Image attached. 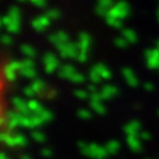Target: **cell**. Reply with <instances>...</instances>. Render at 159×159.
<instances>
[{"instance_id":"obj_1","label":"cell","mask_w":159,"mask_h":159,"mask_svg":"<svg viewBox=\"0 0 159 159\" xmlns=\"http://www.w3.org/2000/svg\"><path fill=\"white\" fill-rule=\"evenodd\" d=\"M3 19V27H6L8 33H17L21 25V12L17 7H11L8 13Z\"/></svg>"},{"instance_id":"obj_2","label":"cell","mask_w":159,"mask_h":159,"mask_svg":"<svg viewBox=\"0 0 159 159\" xmlns=\"http://www.w3.org/2000/svg\"><path fill=\"white\" fill-rule=\"evenodd\" d=\"M0 139L6 143L9 147H23L27 145V138L20 133H15V131H7L0 135Z\"/></svg>"},{"instance_id":"obj_3","label":"cell","mask_w":159,"mask_h":159,"mask_svg":"<svg viewBox=\"0 0 159 159\" xmlns=\"http://www.w3.org/2000/svg\"><path fill=\"white\" fill-rule=\"evenodd\" d=\"M43 64H44V69H45V72L49 73V74L56 72L58 69V66H60L58 57L52 52L45 53V56H44V58H43Z\"/></svg>"},{"instance_id":"obj_4","label":"cell","mask_w":159,"mask_h":159,"mask_svg":"<svg viewBox=\"0 0 159 159\" xmlns=\"http://www.w3.org/2000/svg\"><path fill=\"white\" fill-rule=\"evenodd\" d=\"M20 76H23L25 78H31V80H36L37 70H36V66H34V62L31 58H25L21 61V72H20Z\"/></svg>"},{"instance_id":"obj_5","label":"cell","mask_w":159,"mask_h":159,"mask_svg":"<svg viewBox=\"0 0 159 159\" xmlns=\"http://www.w3.org/2000/svg\"><path fill=\"white\" fill-rule=\"evenodd\" d=\"M57 51L60 53V56L64 57V58H74L76 60L77 56V52H78V47L76 43H65L64 45H61L60 48H57Z\"/></svg>"},{"instance_id":"obj_6","label":"cell","mask_w":159,"mask_h":159,"mask_svg":"<svg viewBox=\"0 0 159 159\" xmlns=\"http://www.w3.org/2000/svg\"><path fill=\"white\" fill-rule=\"evenodd\" d=\"M21 72V61H12L4 69V74L8 81H15Z\"/></svg>"},{"instance_id":"obj_7","label":"cell","mask_w":159,"mask_h":159,"mask_svg":"<svg viewBox=\"0 0 159 159\" xmlns=\"http://www.w3.org/2000/svg\"><path fill=\"white\" fill-rule=\"evenodd\" d=\"M49 41H51L56 48H60L65 43L70 41V39H69V34L66 32L58 31V32H54L52 34H49Z\"/></svg>"},{"instance_id":"obj_8","label":"cell","mask_w":159,"mask_h":159,"mask_svg":"<svg viewBox=\"0 0 159 159\" xmlns=\"http://www.w3.org/2000/svg\"><path fill=\"white\" fill-rule=\"evenodd\" d=\"M49 24H51L49 17L47 16V15H41V16H37V17H34L32 20L31 25L36 32H44L49 27Z\"/></svg>"},{"instance_id":"obj_9","label":"cell","mask_w":159,"mask_h":159,"mask_svg":"<svg viewBox=\"0 0 159 159\" xmlns=\"http://www.w3.org/2000/svg\"><path fill=\"white\" fill-rule=\"evenodd\" d=\"M12 106L13 110H16L20 114H29L28 110V101H25L21 97H13L12 98Z\"/></svg>"},{"instance_id":"obj_10","label":"cell","mask_w":159,"mask_h":159,"mask_svg":"<svg viewBox=\"0 0 159 159\" xmlns=\"http://www.w3.org/2000/svg\"><path fill=\"white\" fill-rule=\"evenodd\" d=\"M77 47L80 49H85V51H89V47H90V44H92V37H90V34L86 33V32H82V33H80L78 34V37H77Z\"/></svg>"},{"instance_id":"obj_11","label":"cell","mask_w":159,"mask_h":159,"mask_svg":"<svg viewBox=\"0 0 159 159\" xmlns=\"http://www.w3.org/2000/svg\"><path fill=\"white\" fill-rule=\"evenodd\" d=\"M77 73V69L72 66V65H69V64H65V65H62L61 68H60V77L61 78H66L69 80V81H72V78L74 77V74Z\"/></svg>"},{"instance_id":"obj_12","label":"cell","mask_w":159,"mask_h":159,"mask_svg":"<svg viewBox=\"0 0 159 159\" xmlns=\"http://www.w3.org/2000/svg\"><path fill=\"white\" fill-rule=\"evenodd\" d=\"M32 88V90L36 93V96L37 94H41L44 90H45V88H47V85H45V82L43 81V80H39V78H36V80H33V81L31 82V85H29Z\"/></svg>"},{"instance_id":"obj_13","label":"cell","mask_w":159,"mask_h":159,"mask_svg":"<svg viewBox=\"0 0 159 159\" xmlns=\"http://www.w3.org/2000/svg\"><path fill=\"white\" fill-rule=\"evenodd\" d=\"M20 51H21V53L27 58L32 60L33 57H36V49H34L32 45H29V44H23V45L20 47Z\"/></svg>"},{"instance_id":"obj_14","label":"cell","mask_w":159,"mask_h":159,"mask_svg":"<svg viewBox=\"0 0 159 159\" xmlns=\"http://www.w3.org/2000/svg\"><path fill=\"white\" fill-rule=\"evenodd\" d=\"M43 109H44V106L37 101L36 98L28 99V110H29V113L34 114V113H39L40 110H43Z\"/></svg>"},{"instance_id":"obj_15","label":"cell","mask_w":159,"mask_h":159,"mask_svg":"<svg viewBox=\"0 0 159 159\" xmlns=\"http://www.w3.org/2000/svg\"><path fill=\"white\" fill-rule=\"evenodd\" d=\"M45 15H47V16L49 17V20H51V21H54V20L60 19V16H61V13H60V11H58V9H56V8L48 9Z\"/></svg>"},{"instance_id":"obj_16","label":"cell","mask_w":159,"mask_h":159,"mask_svg":"<svg viewBox=\"0 0 159 159\" xmlns=\"http://www.w3.org/2000/svg\"><path fill=\"white\" fill-rule=\"evenodd\" d=\"M76 60H77L78 62H85L86 60H88V51H85V49H80V48H78V52H77Z\"/></svg>"},{"instance_id":"obj_17","label":"cell","mask_w":159,"mask_h":159,"mask_svg":"<svg viewBox=\"0 0 159 159\" xmlns=\"http://www.w3.org/2000/svg\"><path fill=\"white\" fill-rule=\"evenodd\" d=\"M32 138L34 139L36 142H44L45 141V134H44L43 131H40V130H33L32 131Z\"/></svg>"},{"instance_id":"obj_18","label":"cell","mask_w":159,"mask_h":159,"mask_svg":"<svg viewBox=\"0 0 159 159\" xmlns=\"http://www.w3.org/2000/svg\"><path fill=\"white\" fill-rule=\"evenodd\" d=\"M0 41H2L4 45H11L13 43V39L11 36V33H3V34H0Z\"/></svg>"},{"instance_id":"obj_19","label":"cell","mask_w":159,"mask_h":159,"mask_svg":"<svg viewBox=\"0 0 159 159\" xmlns=\"http://www.w3.org/2000/svg\"><path fill=\"white\" fill-rule=\"evenodd\" d=\"M74 96L78 99H85V98H88V92L85 89H77V90H74Z\"/></svg>"},{"instance_id":"obj_20","label":"cell","mask_w":159,"mask_h":159,"mask_svg":"<svg viewBox=\"0 0 159 159\" xmlns=\"http://www.w3.org/2000/svg\"><path fill=\"white\" fill-rule=\"evenodd\" d=\"M77 116L81 119H89L90 118V113H89V110H86V109H80Z\"/></svg>"},{"instance_id":"obj_21","label":"cell","mask_w":159,"mask_h":159,"mask_svg":"<svg viewBox=\"0 0 159 159\" xmlns=\"http://www.w3.org/2000/svg\"><path fill=\"white\" fill-rule=\"evenodd\" d=\"M24 94H25L27 97H29L31 99H32V98H34V96H36V93H34V92L32 90V88L29 86V85H28L25 89H24Z\"/></svg>"},{"instance_id":"obj_22","label":"cell","mask_w":159,"mask_h":159,"mask_svg":"<svg viewBox=\"0 0 159 159\" xmlns=\"http://www.w3.org/2000/svg\"><path fill=\"white\" fill-rule=\"evenodd\" d=\"M31 2L37 7H44L47 4V0H31Z\"/></svg>"},{"instance_id":"obj_23","label":"cell","mask_w":159,"mask_h":159,"mask_svg":"<svg viewBox=\"0 0 159 159\" xmlns=\"http://www.w3.org/2000/svg\"><path fill=\"white\" fill-rule=\"evenodd\" d=\"M41 154H43V155H45V157H51L52 155V151H51V148H43Z\"/></svg>"},{"instance_id":"obj_24","label":"cell","mask_w":159,"mask_h":159,"mask_svg":"<svg viewBox=\"0 0 159 159\" xmlns=\"http://www.w3.org/2000/svg\"><path fill=\"white\" fill-rule=\"evenodd\" d=\"M0 159H8V157L4 152H0Z\"/></svg>"},{"instance_id":"obj_25","label":"cell","mask_w":159,"mask_h":159,"mask_svg":"<svg viewBox=\"0 0 159 159\" xmlns=\"http://www.w3.org/2000/svg\"><path fill=\"white\" fill-rule=\"evenodd\" d=\"M3 27V19H0V28Z\"/></svg>"},{"instance_id":"obj_26","label":"cell","mask_w":159,"mask_h":159,"mask_svg":"<svg viewBox=\"0 0 159 159\" xmlns=\"http://www.w3.org/2000/svg\"><path fill=\"white\" fill-rule=\"evenodd\" d=\"M17 2H20V3H24V2H27V0H17Z\"/></svg>"}]
</instances>
